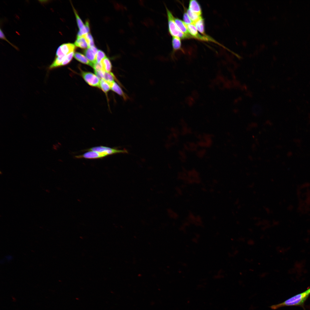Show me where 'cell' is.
Here are the masks:
<instances>
[{
    "label": "cell",
    "mask_w": 310,
    "mask_h": 310,
    "mask_svg": "<svg viewBox=\"0 0 310 310\" xmlns=\"http://www.w3.org/2000/svg\"><path fill=\"white\" fill-rule=\"evenodd\" d=\"M310 295V287L305 291L289 298L282 303L272 305L270 307L273 309L291 306H299L304 308L305 302Z\"/></svg>",
    "instance_id": "1"
},
{
    "label": "cell",
    "mask_w": 310,
    "mask_h": 310,
    "mask_svg": "<svg viewBox=\"0 0 310 310\" xmlns=\"http://www.w3.org/2000/svg\"><path fill=\"white\" fill-rule=\"evenodd\" d=\"M167 15L169 32L173 37H178L181 39L187 38L177 27L175 21V18L172 12L165 7Z\"/></svg>",
    "instance_id": "2"
},
{
    "label": "cell",
    "mask_w": 310,
    "mask_h": 310,
    "mask_svg": "<svg viewBox=\"0 0 310 310\" xmlns=\"http://www.w3.org/2000/svg\"><path fill=\"white\" fill-rule=\"evenodd\" d=\"M85 151H93L104 153L108 156L118 153H128L126 149L119 150L115 148H111L104 146L94 147L86 149Z\"/></svg>",
    "instance_id": "3"
},
{
    "label": "cell",
    "mask_w": 310,
    "mask_h": 310,
    "mask_svg": "<svg viewBox=\"0 0 310 310\" xmlns=\"http://www.w3.org/2000/svg\"><path fill=\"white\" fill-rule=\"evenodd\" d=\"M81 75L85 82L89 85L99 88L100 80L95 74L82 71Z\"/></svg>",
    "instance_id": "4"
},
{
    "label": "cell",
    "mask_w": 310,
    "mask_h": 310,
    "mask_svg": "<svg viewBox=\"0 0 310 310\" xmlns=\"http://www.w3.org/2000/svg\"><path fill=\"white\" fill-rule=\"evenodd\" d=\"M75 49V46L73 44L71 43L63 44L58 48L56 52V57H64L74 51Z\"/></svg>",
    "instance_id": "5"
},
{
    "label": "cell",
    "mask_w": 310,
    "mask_h": 310,
    "mask_svg": "<svg viewBox=\"0 0 310 310\" xmlns=\"http://www.w3.org/2000/svg\"><path fill=\"white\" fill-rule=\"evenodd\" d=\"M108 156L104 153L93 151H88L84 154L75 156L77 158L98 159L103 158Z\"/></svg>",
    "instance_id": "6"
},
{
    "label": "cell",
    "mask_w": 310,
    "mask_h": 310,
    "mask_svg": "<svg viewBox=\"0 0 310 310\" xmlns=\"http://www.w3.org/2000/svg\"><path fill=\"white\" fill-rule=\"evenodd\" d=\"M187 26L190 34L193 38L202 40H212L211 38L207 35L203 36L200 35L193 23L187 25Z\"/></svg>",
    "instance_id": "7"
},
{
    "label": "cell",
    "mask_w": 310,
    "mask_h": 310,
    "mask_svg": "<svg viewBox=\"0 0 310 310\" xmlns=\"http://www.w3.org/2000/svg\"><path fill=\"white\" fill-rule=\"evenodd\" d=\"M98 50L95 46L89 47L84 51V54L88 60L94 64L96 63V55Z\"/></svg>",
    "instance_id": "8"
},
{
    "label": "cell",
    "mask_w": 310,
    "mask_h": 310,
    "mask_svg": "<svg viewBox=\"0 0 310 310\" xmlns=\"http://www.w3.org/2000/svg\"><path fill=\"white\" fill-rule=\"evenodd\" d=\"M175 21L177 27L187 38H193L188 30L187 25L184 21L177 18H175Z\"/></svg>",
    "instance_id": "9"
},
{
    "label": "cell",
    "mask_w": 310,
    "mask_h": 310,
    "mask_svg": "<svg viewBox=\"0 0 310 310\" xmlns=\"http://www.w3.org/2000/svg\"><path fill=\"white\" fill-rule=\"evenodd\" d=\"M111 89L119 95L121 96L124 100H127L128 97L122 90L120 86L115 82H114L110 84Z\"/></svg>",
    "instance_id": "10"
},
{
    "label": "cell",
    "mask_w": 310,
    "mask_h": 310,
    "mask_svg": "<svg viewBox=\"0 0 310 310\" xmlns=\"http://www.w3.org/2000/svg\"><path fill=\"white\" fill-rule=\"evenodd\" d=\"M189 9L192 11L202 16V10L201 7L197 1L190 0L189 2Z\"/></svg>",
    "instance_id": "11"
},
{
    "label": "cell",
    "mask_w": 310,
    "mask_h": 310,
    "mask_svg": "<svg viewBox=\"0 0 310 310\" xmlns=\"http://www.w3.org/2000/svg\"><path fill=\"white\" fill-rule=\"evenodd\" d=\"M74 56L79 61L93 67L94 64L90 62L86 57L82 54L79 52H76L74 53Z\"/></svg>",
    "instance_id": "12"
},
{
    "label": "cell",
    "mask_w": 310,
    "mask_h": 310,
    "mask_svg": "<svg viewBox=\"0 0 310 310\" xmlns=\"http://www.w3.org/2000/svg\"><path fill=\"white\" fill-rule=\"evenodd\" d=\"M74 44L76 46L82 49H85L89 47L86 40L83 36L80 37H77Z\"/></svg>",
    "instance_id": "13"
},
{
    "label": "cell",
    "mask_w": 310,
    "mask_h": 310,
    "mask_svg": "<svg viewBox=\"0 0 310 310\" xmlns=\"http://www.w3.org/2000/svg\"><path fill=\"white\" fill-rule=\"evenodd\" d=\"M193 24L198 31L204 36H206L205 32L204 20L202 17Z\"/></svg>",
    "instance_id": "14"
},
{
    "label": "cell",
    "mask_w": 310,
    "mask_h": 310,
    "mask_svg": "<svg viewBox=\"0 0 310 310\" xmlns=\"http://www.w3.org/2000/svg\"><path fill=\"white\" fill-rule=\"evenodd\" d=\"M172 44L174 52L178 50L181 48V39L178 37H173Z\"/></svg>",
    "instance_id": "15"
},
{
    "label": "cell",
    "mask_w": 310,
    "mask_h": 310,
    "mask_svg": "<svg viewBox=\"0 0 310 310\" xmlns=\"http://www.w3.org/2000/svg\"><path fill=\"white\" fill-rule=\"evenodd\" d=\"M104 70L107 72H111L112 69V65L109 59L107 57H105L101 61Z\"/></svg>",
    "instance_id": "16"
},
{
    "label": "cell",
    "mask_w": 310,
    "mask_h": 310,
    "mask_svg": "<svg viewBox=\"0 0 310 310\" xmlns=\"http://www.w3.org/2000/svg\"><path fill=\"white\" fill-rule=\"evenodd\" d=\"M99 88L106 94L111 89L110 84L103 79L100 80Z\"/></svg>",
    "instance_id": "17"
},
{
    "label": "cell",
    "mask_w": 310,
    "mask_h": 310,
    "mask_svg": "<svg viewBox=\"0 0 310 310\" xmlns=\"http://www.w3.org/2000/svg\"><path fill=\"white\" fill-rule=\"evenodd\" d=\"M186 12L189 17L193 23L202 17V16L192 11L189 9H188L187 10Z\"/></svg>",
    "instance_id": "18"
},
{
    "label": "cell",
    "mask_w": 310,
    "mask_h": 310,
    "mask_svg": "<svg viewBox=\"0 0 310 310\" xmlns=\"http://www.w3.org/2000/svg\"><path fill=\"white\" fill-rule=\"evenodd\" d=\"M115 79V76L112 72L104 71L103 79L110 84L114 82Z\"/></svg>",
    "instance_id": "19"
},
{
    "label": "cell",
    "mask_w": 310,
    "mask_h": 310,
    "mask_svg": "<svg viewBox=\"0 0 310 310\" xmlns=\"http://www.w3.org/2000/svg\"><path fill=\"white\" fill-rule=\"evenodd\" d=\"M83 36L85 38L89 47L95 46L94 39L91 34L89 33Z\"/></svg>",
    "instance_id": "20"
},
{
    "label": "cell",
    "mask_w": 310,
    "mask_h": 310,
    "mask_svg": "<svg viewBox=\"0 0 310 310\" xmlns=\"http://www.w3.org/2000/svg\"><path fill=\"white\" fill-rule=\"evenodd\" d=\"M106 57L105 53L101 50H98L96 55V63H100Z\"/></svg>",
    "instance_id": "21"
},
{
    "label": "cell",
    "mask_w": 310,
    "mask_h": 310,
    "mask_svg": "<svg viewBox=\"0 0 310 310\" xmlns=\"http://www.w3.org/2000/svg\"><path fill=\"white\" fill-rule=\"evenodd\" d=\"M74 52H72L67 55L61 64V66L68 64L71 60L74 55Z\"/></svg>",
    "instance_id": "22"
},
{
    "label": "cell",
    "mask_w": 310,
    "mask_h": 310,
    "mask_svg": "<svg viewBox=\"0 0 310 310\" xmlns=\"http://www.w3.org/2000/svg\"><path fill=\"white\" fill-rule=\"evenodd\" d=\"M73 10L76 18V20L78 26L80 30H81L84 28L85 25L84 24L82 20L79 16L76 11L74 8Z\"/></svg>",
    "instance_id": "23"
},
{
    "label": "cell",
    "mask_w": 310,
    "mask_h": 310,
    "mask_svg": "<svg viewBox=\"0 0 310 310\" xmlns=\"http://www.w3.org/2000/svg\"><path fill=\"white\" fill-rule=\"evenodd\" d=\"M183 20L184 22L187 25L193 23L189 17L186 11L183 14Z\"/></svg>",
    "instance_id": "24"
},
{
    "label": "cell",
    "mask_w": 310,
    "mask_h": 310,
    "mask_svg": "<svg viewBox=\"0 0 310 310\" xmlns=\"http://www.w3.org/2000/svg\"><path fill=\"white\" fill-rule=\"evenodd\" d=\"M0 38L1 39H4V40H6L9 43V44H11L14 47H15V48H16V47L15 46H13V45L11 43H10L9 42L8 40H7V39L6 38H5V35H4V34L3 33V31H2V30H1V29H0Z\"/></svg>",
    "instance_id": "25"
},
{
    "label": "cell",
    "mask_w": 310,
    "mask_h": 310,
    "mask_svg": "<svg viewBox=\"0 0 310 310\" xmlns=\"http://www.w3.org/2000/svg\"><path fill=\"white\" fill-rule=\"evenodd\" d=\"M12 299H13V301H15L16 300V299L14 297H12Z\"/></svg>",
    "instance_id": "26"
}]
</instances>
